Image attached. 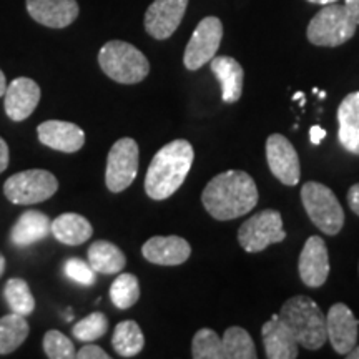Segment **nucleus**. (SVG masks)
Here are the masks:
<instances>
[{"label": "nucleus", "instance_id": "obj_1", "mask_svg": "<svg viewBox=\"0 0 359 359\" xmlns=\"http://www.w3.org/2000/svg\"><path fill=\"white\" fill-rule=\"evenodd\" d=\"M258 198L257 183L241 170H228L217 175L201 193L205 210L219 222L250 213L257 206Z\"/></svg>", "mask_w": 359, "mask_h": 359}, {"label": "nucleus", "instance_id": "obj_2", "mask_svg": "<svg viewBox=\"0 0 359 359\" xmlns=\"http://www.w3.org/2000/svg\"><path fill=\"white\" fill-rule=\"evenodd\" d=\"M195 151L190 142L173 140L156 151L145 177V191L151 200H167L177 193L190 173Z\"/></svg>", "mask_w": 359, "mask_h": 359}, {"label": "nucleus", "instance_id": "obj_3", "mask_svg": "<svg viewBox=\"0 0 359 359\" xmlns=\"http://www.w3.org/2000/svg\"><path fill=\"white\" fill-rule=\"evenodd\" d=\"M278 318L290 327L303 348L320 349L327 341L325 313L308 296L299 294L290 298L281 306Z\"/></svg>", "mask_w": 359, "mask_h": 359}, {"label": "nucleus", "instance_id": "obj_4", "mask_svg": "<svg viewBox=\"0 0 359 359\" xmlns=\"http://www.w3.org/2000/svg\"><path fill=\"white\" fill-rule=\"evenodd\" d=\"M98 64L107 77L123 85L140 83L150 74L147 57L122 40H110L98 52Z\"/></svg>", "mask_w": 359, "mask_h": 359}, {"label": "nucleus", "instance_id": "obj_5", "mask_svg": "<svg viewBox=\"0 0 359 359\" xmlns=\"http://www.w3.org/2000/svg\"><path fill=\"white\" fill-rule=\"evenodd\" d=\"M358 24L349 15L346 7L338 2L327 4L309 22L308 40L318 47H339L356 34Z\"/></svg>", "mask_w": 359, "mask_h": 359}, {"label": "nucleus", "instance_id": "obj_6", "mask_svg": "<svg viewBox=\"0 0 359 359\" xmlns=\"http://www.w3.org/2000/svg\"><path fill=\"white\" fill-rule=\"evenodd\" d=\"M302 201L308 217L318 230L334 236L343 230L344 212L331 188L318 182H308L302 188Z\"/></svg>", "mask_w": 359, "mask_h": 359}, {"label": "nucleus", "instance_id": "obj_7", "mask_svg": "<svg viewBox=\"0 0 359 359\" xmlns=\"http://www.w3.org/2000/svg\"><path fill=\"white\" fill-rule=\"evenodd\" d=\"M58 190V180L47 170L32 168L7 178L4 193L13 205H35L52 198Z\"/></svg>", "mask_w": 359, "mask_h": 359}, {"label": "nucleus", "instance_id": "obj_8", "mask_svg": "<svg viewBox=\"0 0 359 359\" xmlns=\"http://www.w3.org/2000/svg\"><path fill=\"white\" fill-rule=\"evenodd\" d=\"M286 238L283 218L278 210H263L253 215L238 230V241L248 253H259L269 245L281 243Z\"/></svg>", "mask_w": 359, "mask_h": 359}, {"label": "nucleus", "instance_id": "obj_9", "mask_svg": "<svg viewBox=\"0 0 359 359\" xmlns=\"http://www.w3.org/2000/svg\"><path fill=\"white\" fill-rule=\"evenodd\" d=\"M138 145L133 138H120L110 148L107 158L105 185L111 193H120L132 185L138 173Z\"/></svg>", "mask_w": 359, "mask_h": 359}, {"label": "nucleus", "instance_id": "obj_10", "mask_svg": "<svg viewBox=\"0 0 359 359\" xmlns=\"http://www.w3.org/2000/svg\"><path fill=\"white\" fill-rule=\"evenodd\" d=\"M223 39V24L217 17H205L196 25L185 48L183 64L188 70H198L217 55Z\"/></svg>", "mask_w": 359, "mask_h": 359}, {"label": "nucleus", "instance_id": "obj_11", "mask_svg": "<svg viewBox=\"0 0 359 359\" xmlns=\"http://www.w3.org/2000/svg\"><path fill=\"white\" fill-rule=\"evenodd\" d=\"M266 160L271 173L283 185H298L302 178V167L298 154L288 138L280 133L269 135L266 140Z\"/></svg>", "mask_w": 359, "mask_h": 359}, {"label": "nucleus", "instance_id": "obj_12", "mask_svg": "<svg viewBox=\"0 0 359 359\" xmlns=\"http://www.w3.org/2000/svg\"><path fill=\"white\" fill-rule=\"evenodd\" d=\"M359 321L344 303H336L326 314V336L336 353L346 354L358 343Z\"/></svg>", "mask_w": 359, "mask_h": 359}, {"label": "nucleus", "instance_id": "obj_13", "mask_svg": "<svg viewBox=\"0 0 359 359\" xmlns=\"http://www.w3.org/2000/svg\"><path fill=\"white\" fill-rule=\"evenodd\" d=\"M188 0H155L145 13V30L156 40L172 37L182 24Z\"/></svg>", "mask_w": 359, "mask_h": 359}, {"label": "nucleus", "instance_id": "obj_14", "mask_svg": "<svg viewBox=\"0 0 359 359\" xmlns=\"http://www.w3.org/2000/svg\"><path fill=\"white\" fill-rule=\"evenodd\" d=\"M299 276L309 288H320L330 275V257L321 236H309L299 255Z\"/></svg>", "mask_w": 359, "mask_h": 359}, {"label": "nucleus", "instance_id": "obj_15", "mask_svg": "<svg viewBox=\"0 0 359 359\" xmlns=\"http://www.w3.org/2000/svg\"><path fill=\"white\" fill-rule=\"evenodd\" d=\"M4 97H6L4 105H6L8 118L13 122H24L37 109L42 92H40V87L35 80L19 77L12 80L11 85H7Z\"/></svg>", "mask_w": 359, "mask_h": 359}, {"label": "nucleus", "instance_id": "obj_16", "mask_svg": "<svg viewBox=\"0 0 359 359\" xmlns=\"http://www.w3.org/2000/svg\"><path fill=\"white\" fill-rule=\"evenodd\" d=\"M27 12L40 25L65 29L79 17L77 0H25Z\"/></svg>", "mask_w": 359, "mask_h": 359}, {"label": "nucleus", "instance_id": "obj_17", "mask_svg": "<svg viewBox=\"0 0 359 359\" xmlns=\"http://www.w3.org/2000/svg\"><path fill=\"white\" fill-rule=\"evenodd\" d=\"M40 143L62 154H75L85 143V132L79 125L62 120H47L37 127Z\"/></svg>", "mask_w": 359, "mask_h": 359}, {"label": "nucleus", "instance_id": "obj_18", "mask_svg": "<svg viewBox=\"0 0 359 359\" xmlns=\"http://www.w3.org/2000/svg\"><path fill=\"white\" fill-rule=\"evenodd\" d=\"M147 262L161 266H177L190 258L191 246L182 236H154L142 246Z\"/></svg>", "mask_w": 359, "mask_h": 359}, {"label": "nucleus", "instance_id": "obj_19", "mask_svg": "<svg viewBox=\"0 0 359 359\" xmlns=\"http://www.w3.org/2000/svg\"><path fill=\"white\" fill-rule=\"evenodd\" d=\"M264 353L269 359H294L298 358V341L288 326L278 314L266 321L262 327Z\"/></svg>", "mask_w": 359, "mask_h": 359}, {"label": "nucleus", "instance_id": "obj_20", "mask_svg": "<svg viewBox=\"0 0 359 359\" xmlns=\"http://www.w3.org/2000/svg\"><path fill=\"white\" fill-rule=\"evenodd\" d=\"M52 219L37 210H27L12 226L11 240L19 248H25L50 235Z\"/></svg>", "mask_w": 359, "mask_h": 359}, {"label": "nucleus", "instance_id": "obj_21", "mask_svg": "<svg viewBox=\"0 0 359 359\" xmlns=\"http://www.w3.org/2000/svg\"><path fill=\"white\" fill-rule=\"evenodd\" d=\"M212 72L215 77L218 79L219 85H222V97L223 102L235 103L240 100L241 93H243V80L245 72L243 67L238 64L233 57H217L215 55L212 60Z\"/></svg>", "mask_w": 359, "mask_h": 359}, {"label": "nucleus", "instance_id": "obj_22", "mask_svg": "<svg viewBox=\"0 0 359 359\" xmlns=\"http://www.w3.org/2000/svg\"><path fill=\"white\" fill-rule=\"evenodd\" d=\"M338 138L349 154L359 155V92L343 98L338 109Z\"/></svg>", "mask_w": 359, "mask_h": 359}, {"label": "nucleus", "instance_id": "obj_23", "mask_svg": "<svg viewBox=\"0 0 359 359\" xmlns=\"http://www.w3.org/2000/svg\"><path fill=\"white\" fill-rule=\"evenodd\" d=\"M50 233L57 241L67 246H79L90 240L93 228L82 215L64 213L52 222Z\"/></svg>", "mask_w": 359, "mask_h": 359}, {"label": "nucleus", "instance_id": "obj_24", "mask_svg": "<svg viewBox=\"0 0 359 359\" xmlns=\"http://www.w3.org/2000/svg\"><path fill=\"white\" fill-rule=\"evenodd\" d=\"M88 264L95 273L116 275L125 268L127 258L116 245L105 240H98L88 248Z\"/></svg>", "mask_w": 359, "mask_h": 359}, {"label": "nucleus", "instance_id": "obj_25", "mask_svg": "<svg viewBox=\"0 0 359 359\" xmlns=\"http://www.w3.org/2000/svg\"><path fill=\"white\" fill-rule=\"evenodd\" d=\"M30 333L27 316L11 313L0 318V354H11L20 348Z\"/></svg>", "mask_w": 359, "mask_h": 359}, {"label": "nucleus", "instance_id": "obj_26", "mask_svg": "<svg viewBox=\"0 0 359 359\" xmlns=\"http://www.w3.org/2000/svg\"><path fill=\"white\" fill-rule=\"evenodd\" d=\"M111 346L122 358H133L145 346V336L135 321H122L115 326Z\"/></svg>", "mask_w": 359, "mask_h": 359}, {"label": "nucleus", "instance_id": "obj_27", "mask_svg": "<svg viewBox=\"0 0 359 359\" xmlns=\"http://www.w3.org/2000/svg\"><path fill=\"white\" fill-rule=\"evenodd\" d=\"M223 353L224 359H255L257 349L250 333L240 326H231L224 331Z\"/></svg>", "mask_w": 359, "mask_h": 359}, {"label": "nucleus", "instance_id": "obj_28", "mask_svg": "<svg viewBox=\"0 0 359 359\" xmlns=\"http://www.w3.org/2000/svg\"><path fill=\"white\" fill-rule=\"evenodd\" d=\"M4 296H6L8 306L13 313L22 314V316H29V314L34 313L35 298L27 281L22 280V278H11L6 283Z\"/></svg>", "mask_w": 359, "mask_h": 359}, {"label": "nucleus", "instance_id": "obj_29", "mask_svg": "<svg viewBox=\"0 0 359 359\" xmlns=\"http://www.w3.org/2000/svg\"><path fill=\"white\" fill-rule=\"evenodd\" d=\"M110 299L118 309H128L140 299V283L137 276L122 273L110 286Z\"/></svg>", "mask_w": 359, "mask_h": 359}, {"label": "nucleus", "instance_id": "obj_30", "mask_svg": "<svg viewBox=\"0 0 359 359\" xmlns=\"http://www.w3.org/2000/svg\"><path fill=\"white\" fill-rule=\"evenodd\" d=\"M191 356L195 359H224L223 341L210 327H203L193 336Z\"/></svg>", "mask_w": 359, "mask_h": 359}, {"label": "nucleus", "instance_id": "obj_31", "mask_svg": "<svg viewBox=\"0 0 359 359\" xmlns=\"http://www.w3.org/2000/svg\"><path fill=\"white\" fill-rule=\"evenodd\" d=\"M107 331H109V320H107L105 314L97 311L90 313L87 318L80 320L74 326L72 333L82 343H92V341L102 338Z\"/></svg>", "mask_w": 359, "mask_h": 359}, {"label": "nucleus", "instance_id": "obj_32", "mask_svg": "<svg viewBox=\"0 0 359 359\" xmlns=\"http://www.w3.org/2000/svg\"><path fill=\"white\" fill-rule=\"evenodd\" d=\"M43 351L50 359H72L75 358L74 343L64 333L57 330L47 331L43 336Z\"/></svg>", "mask_w": 359, "mask_h": 359}, {"label": "nucleus", "instance_id": "obj_33", "mask_svg": "<svg viewBox=\"0 0 359 359\" xmlns=\"http://www.w3.org/2000/svg\"><path fill=\"white\" fill-rule=\"evenodd\" d=\"M64 271H65L67 278H70L72 281L79 283V285L92 286V285H95V281H97L93 268L90 266L87 262H83V259H79V258L67 259Z\"/></svg>", "mask_w": 359, "mask_h": 359}, {"label": "nucleus", "instance_id": "obj_34", "mask_svg": "<svg viewBox=\"0 0 359 359\" xmlns=\"http://www.w3.org/2000/svg\"><path fill=\"white\" fill-rule=\"evenodd\" d=\"M75 358H79V359H110L109 353L103 351V349L100 346H97V344H87V346H83L80 351H77Z\"/></svg>", "mask_w": 359, "mask_h": 359}, {"label": "nucleus", "instance_id": "obj_35", "mask_svg": "<svg viewBox=\"0 0 359 359\" xmlns=\"http://www.w3.org/2000/svg\"><path fill=\"white\" fill-rule=\"evenodd\" d=\"M348 203H349V208L353 210V213H356L359 217V183L349 188Z\"/></svg>", "mask_w": 359, "mask_h": 359}, {"label": "nucleus", "instance_id": "obj_36", "mask_svg": "<svg viewBox=\"0 0 359 359\" xmlns=\"http://www.w3.org/2000/svg\"><path fill=\"white\" fill-rule=\"evenodd\" d=\"M8 160H11V154H8V145L0 137V173H4L8 167Z\"/></svg>", "mask_w": 359, "mask_h": 359}, {"label": "nucleus", "instance_id": "obj_37", "mask_svg": "<svg viewBox=\"0 0 359 359\" xmlns=\"http://www.w3.org/2000/svg\"><path fill=\"white\" fill-rule=\"evenodd\" d=\"M344 7L353 17V20L359 25V0H344Z\"/></svg>", "mask_w": 359, "mask_h": 359}, {"label": "nucleus", "instance_id": "obj_38", "mask_svg": "<svg viewBox=\"0 0 359 359\" xmlns=\"http://www.w3.org/2000/svg\"><path fill=\"white\" fill-rule=\"evenodd\" d=\"M325 137H326V132L321 127H318V125H314V127H311V130H309V138H311L313 145H320Z\"/></svg>", "mask_w": 359, "mask_h": 359}, {"label": "nucleus", "instance_id": "obj_39", "mask_svg": "<svg viewBox=\"0 0 359 359\" xmlns=\"http://www.w3.org/2000/svg\"><path fill=\"white\" fill-rule=\"evenodd\" d=\"M6 90H7V79H6V74L0 70V97L6 93Z\"/></svg>", "mask_w": 359, "mask_h": 359}, {"label": "nucleus", "instance_id": "obj_40", "mask_svg": "<svg viewBox=\"0 0 359 359\" xmlns=\"http://www.w3.org/2000/svg\"><path fill=\"white\" fill-rule=\"evenodd\" d=\"M344 356H346L348 359H359V346H354L351 351L344 354Z\"/></svg>", "mask_w": 359, "mask_h": 359}, {"label": "nucleus", "instance_id": "obj_41", "mask_svg": "<svg viewBox=\"0 0 359 359\" xmlns=\"http://www.w3.org/2000/svg\"><path fill=\"white\" fill-rule=\"evenodd\" d=\"M308 2L318 4V6H327V4H334L338 2V0H308Z\"/></svg>", "mask_w": 359, "mask_h": 359}, {"label": "nucleus", "instance_id": "obj_42", "mask_svg": "<svg viewBox=\"0 0 359 359\" xmlns=\"http://www.w3.org/2000/svg\"><path fill=\"white\" fill-rule=\"evenodd\" d=\"M4 271H6V258H4V255L0 253V278H2Z\"/></svg>", "mask_w": 359, "mask_h": 359}, {"label": "nucleus", "instance_id": "obj_43", "mask_svg": "<svg viewBox=\"0 0 359 359\" xmlns=\"http://www.w3.org/2000/svg\"><path fill=\"white\" fill-rule=\"evenodd\" d=\"M320 98L323 100V98H326V93L325 92H320Z\"/></svg>", "mask_w": 359, "mask_h": 359}]
</instances>
